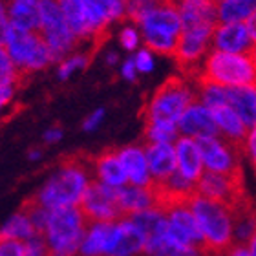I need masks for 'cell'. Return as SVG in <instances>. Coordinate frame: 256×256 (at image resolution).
<instances>
[{
    "label": "cell",
    "instance_id": "45",
    "mask_svg": "<svg viewBox=\"0 0 256 256\" xmlns=\"http://www.w3.org/2000/svg\"><path fill=\"white\" fill-rule=\"evenodd\" d=\"M224 256H251V252H249V247L244 244H234Z\"/></svg>",
    "mask_w": 256,
    "mask_h": 256
},
{
    "label": "cell",
    "instance_id": "23",
    "mask_svg": "<svg viewBox=\"0 0 256 256\" xmlns=\"http://www.w3.org/2000/svg\"><path fill=\"white\" fill-rule=\"evenodd\" d=\"M6 8L11 26L28 32H38L42 0H6Z\"/></svg>",
    "mask_w": 256,
    "mask_h": 256
},
{
    "label": "cell",
    "instance_id": "6",
    "mask_svg": "<svg viewBox=\"0 0 256 256\" xmlns=\"http://www.w3.org/2000/svg\"><path fill=\"white\" fill-rule=\"evenodd\" d=\"M4 48L8 50L11 60L22 75L40 72L55 62L54 55L38 32H28L10 26L4 38Z\"/></svg>",
    "mask_w": 256,
    "mask_h": 256
},
{
    "label": "cell",
    "instance_id": "12",
    "mask_svg": "<svg viewBox=\"0 0 256 256\" xmlns=\"http://www.w3.org/2000/svg\"><path fill=\"white\" fill-rule=\"evenodd\" d=\"M80 210L86 216L88 224L94 222H118L123 220V210L119 207L118 188L106 187L99 182H92V185L86 190L82 202H80Z\"/></svg>",
    "mask_w": 256,
    "mask_h": 256
},
{
    "label": "cell",
    "instance_id": "16",
    "mask_svg": "<svg viewBox=\"0 0 256 256\" xmlns=\"http://www.w3.org/2000/svg\"><path fill=\"white\" fill-rule=\"evenodd\" d=\"M144 152L154 185L166 182L172 174L178 172V156L174 143H146Z\"/></svg>",
    "mask_w": 256,
    "mask_h": 256
},
{
    "label": "cell",
    "instance_id": "26",
    "mask_svg": "<svg viewBox=\"0 0 256 256\" xmlns=\"http://www.w3.org/2000/svg\"><path fill=\"white\" fill-rule=\"evenodd\" d=\"M229 104L247 126H256V86L229 88Z\"/></svg>",
    "mask_w": 256,
    "mask_h": 256
},
{
    "label": "cell",
    "instance_id": "29",
    "mask_svg": "<svg viewBox=\"0 0 256 256\" xmlns=\"http://www.w3.org/2000/svg\"><path fill=\"white\" fill-rule=\"evenodd\" d=\"M194 84L198 90V101H202L205 106L216 108L222 104H229V88L216 82H205V80H200Z\"/></svg>",
    "mask_w": 256,
    "mask_h": 256
},
{
    "label": "cell",
    "instance_id": "41",
    "mask_svg": "<svg viewBox=\"0 0 256 256\" xmlns=\"http://www.w3.org/2000/svg\"><path fill=\"white\" fill-rule=\"evenodd\" d=\"M119 75H121L124 80H128V82H134V80L138 79L139 72H138L136 62H134V57H126L123 62L119 64Z\"/></svg>",
    "mask_w": 256,
    "mask_h": 256
},
{
    "label": "cell",
    "instance_id": "15",
    "mask_svg": "<svg viewBox=\"0 0 256 256\" xmlns=\"http://www.w3.org/2000/svg\"><path fill=\"white\" fill-rule=\"evenodd\" d=\"M178 128H180V136H187L192 139L220 136L212 110L205 106L202 101H194L187 108V112L183 114L180 123H178Z\"/></svg>",
    "mask_w": 256,
    "mask_h": 256
},
{
    "label": "cell",
    "instance_id": "3",
    "mask_svg": "<svg viewBox=\"0 0 256 256\" xmlns=\"http://www.w3.org/2000/svg\"><path fill=\"white\" fill-rule=\"evenodd\" d=\"M216 82L225 88L256 86V57L254 54H225L210 50L194 82Z\"/></svg>",
    "mask_w": 256,
    "mask_h": 256
},
{
    "label": "cell",
    "instance_id": "50",
    "mask_svg": "<svg viewBox=\"0 0 256 256\" xmlns=\"http://www.w3.org/2000/svg\"><path fill=\"white\" fill-rule=\"evenodd\" d=\"M212 2H214L216 6H218V4H222V2H225V0H212Z\"/></svg>",
    "mask_w": 256,
    "mask_h": 256
},
{
    "label": "cell",
    "instance_id": "42",
    "mask_svg": "<svg viewBox=\"0 0 256 256\" xmlns=\"http://www.w3.org/2000/svg\"><path fill=\"white\" fill-rule=\"evenodd\" d=\"M15 92H16L15 86H11V88H2V90H0V119L4 118L6 112L10 110L13 101H15Z\"/></svg>",
    "mask_w": 256,
    "mask_h": 256
},
{
    "label": "cell",
    "instance_id": "34",
    "mask_svg": "<svg viewBox=\"0 0 256 256\" xmlns=\"http://www.w3.org/2000/svg\"><path fill=\"white\" fill-rule=\"evenodd\" d=\"M119 44H121V48L130 52V54H136L139 48H141V44H143V33L139 30L138 24H124L121 28V32H119Z\"/></svg>",
    "mask_w": 256,
    "mask_h": 256
},
{
    "label": "cell",
    "instance_id": "2",
    "mask_svg": "<svg viewBox=\"0 0 256 256\" xmlns=\"http://www.w3.org/2000/svg\"><path fill=\"white\" fill-rule=\"evenodd\" d=\"M188 207L202 229L208 256H224L234 246V212L232 208L202 194L188 200Z\"/></svg>",
    "mask_w": 256,
    "mask_h": 256
},
{
    "label": "cell",
    "instance_id": "43",
    "mask_svg": "<svg viewBox=\"0 0 256 256\" xmlns=\"http://www.w3.org/2000/svg\"><path fill=\"white\" fill-rule=\"evenodd\" d=\"M11 22L8 16V8H6V0H0V44H4V38L8 35Z\"/></svg>",
    "mask_w": 256,
    "mask_h": 256
},
{
    "label": "cell",
    "instance_id": "18",
    "mask_svg": "<svg viewBox=\"0 0 256 256\" xmlns=\"http://www.w3.org/2000/svg\"><path fill=\"white\" fill-rule=\"evenodd\" d=\"M119 158L126 172L128 183L130 185H138V187H154V180L150 174L148 160H146V152L144 146L139 144H128L119 148Z\"/></svg>",
    "mask_w": 256,
    "mask_h": 256
},
{
    "label": "cell",
    "instance_id": "31",
    "mask_svg": "<svg viewBox=\"0 0 256 256\" xmlns=\"http://www.w3.org/2000/svg\"><path fill=\"white\" fill-rule=\"evenodd\" d=\"M90 62V55L84 54V52H74L70 54L68 57H64L62 60H59V66H57V77L59 80H68L72 79L75 74H79L88 66Z\"/></svg>",
    "mask_w": 256,
    "mask_h": 256
},
{
    "label": "cell",
    "instance_id": "19",
    "mask_svg": "<svg viewBox=\"0 0 256 256\" xmlns=\"http://www.w3.org/2000/svg\"><path fill=\"white\" fill-rule=\"evenodd\" d=\"M174 146L178 156V172L183 178H187L188 182L198 185L200 178L205 174V165H203L202 150L198 141L187 136H180Z\"/></svg>",
    "mask_w": 256,
    "mask_h": 256
},
{
    "label": "cell",
    "instance_id": "14",
    "mask_svg": "<svg viewBox=\"0 0 256 256\" xmlns=\"http://www.w3.org/2000/svg\"><path fill=\"white\" fill-rule=\"evenodd\" d=\"M212 50L225 54H254V42L246 22L216 24L212 33Z\"/></svg>",
    "mask_w": 256,
    "mask_h": 256
},
{
    "label": "cell",
    "instance_id": "39",
    "mask_svg": "<svg viewBox=\"0 0 256 256\" xmlns=\"http://www.w3.org/2000/svg\"><path fill=\"white\" fill-rule=\"evenodd\" d=\"M24 256H50L48 246L44 242V236H35L26 242V252Z\"/></svg>",
    "mask_w": 256,
    "mask_h": 256
},
{
    "label": "cell",
    "instance_id": "48",
    "mask_svg": "<svg viewBox=\"0 0 256 256\" xmlns=\"http://www.w3.org/2000/svg\"><path fill=\"white\" fill-rule=\"evenodd\" d=\"M119 62V55L116 52H108L106 54V64L108 66H116Z\"/></svg>",
    "mask_w": 256,
    "mask_h": 256
},
{
    "label": "cell",
    "instance_id": "4",
    "mask_svg": "<svg viewBox=\"0 0 256 256\" xmlns=\"http://www.w3.org/2000/svg\"><path fill=\"white\" fill-rule=\"evenodd\" d=\"M198 90L185 77H170L150 96L144 104V123L178 124L192 102L196 101Z\"/></svg>",
    "mask_w": 256,
    "mask_h": 256
},
{
    "label": "cell",
    "instance_id": "17",
    "mask_svg": "<svg viewBox=\"0 0 256 256\" xmlns=\"http://www.w3.org/2000/svg\"><path fill=\"white\" fill-rule=\"evenodd\" d=\"M92 174L94 180L106 187L121 188L128 185V178L124 166L121 163L118 150H104L102 154L92 160Z\"/></svg>",
    "mask_w": 256,
    "mask_h": 256
},
{
    "label": "cell",
    "instance_id": "51",
    "mask_svg": "<svg viewBox=\"0 0 256 256\" xmlns=\"http://www.w3.org/2000/svg\"><path fill=\"white\" fill-rule=\"evenodd\" d=\"M254 57H256V50H254Z\"/></svg>",
    "mask_w": 256,
    "mask_h": 256
},
{
    "label": "cell",
    "instance_id": "13",
    "mask_svg": "<svg viewBox=\"0 0 256 256\" xmlns=\"http://www.w3.org/2000/svg\"><path fill=\"white\" fill-rule=\"evenodd\" d=\"M146 234L130 218L114 222L106 256H134L144 251Z\"/></svg>",
    "mask_w": 256,
    "mask_h": 256
},
{
    "label": "cell",
    "instance_id": "46",
    "mask_svg": "<svg viewBox=\"0 0 256 256\" xmlns=\"http://www.w3.org/2000/svg\"><path fill=\"white\" fill-rule=\"evenodd\" d=\"M246 24H247V28H249V33H251L252 42H254V48H256V11L249 16V18H247Z\"/></svg>",
    "mask_w": 256,
    "mask_h": 256
},
{
    "label": "cell",
    "instance_id": "9",
    "mask_svg": "<svg viewBox=\"0 0 256 256\" xmlns=\"http://www.w3.org/2000/svg\"><path fill=\"white\" fill-rule=\"evenodd\" d=\"M216 26H192L183 28L180 35L174 59L185 75H190L192 82L198 77L202 64L212 50V33Z\"/></svg>",
    "mask_w": 256,
    "mask_h": 256
},
{
    "label": "cell",
    "instance_id": "44",
    "mask_svg": "<svg viewBox=\"0 0 256 256\" xmlns=\"http://www.w3.org/2000/svg\"><path fill=\"white\" fill-rule=\"evenodd\" d=\"M62 136H64L62 128L57 126V124H54V126L46 128V132H44L42 139H44V143H48V144H55V143H59L60 139H62Z\"/></svg>",
    "mask_w": 256,
    "mask_h": 256
},
{
    "label": "cell",
    "instance_id": "27",
    "mask_svg": "<svg viewBox=\"0 0 256 256\" xmlns=\"http://www.w3.org/2000/svg\"><path fill=\"white\" fill-rule=\"evenodd\" d=\"M35 236H40V234L37 232L32 218L28 216L24 207H22L18 212L13 214V216L0 227V238H11V240L28 242V240H32V238H35Z\"/></svg>",
    "mask_w": 256,
    "mask_h": 256
},
{
    "label": "cell",
    "instance_id": "7",
    "mask_svg": "<svg viewBox=\"0 0 256 256\" xmlns=\"http://www.w3.org/2000/svg\"><path fill=\"white\" fill-rule=\"evenodd\" d=\"M62 15L75 37L80 40H96L106 32L112 20L96 0H57Z\"/></svg>",
    "mask_w": 256,
    "mask_h": 256
},
{
    "label": "cell",
    "instance_id": "32",
    "mask_svg": "<svg viewBox=\"0 0 256 256\" xmlns=\"http://www.w3.org/2000/svg\"><path fill=\"white\" fill-rule=\"evenodd\" d=\"M22 74L15 66V62L11 60L8 50L4 48V44H0V90L2 88H11V86L18 84Z\"/></svg>",
    "mask_w": 256,
    "mask_h": 256
},
{
    "label": "cell",
    "instance_id": "5",
    "mask_svg": "<svg viewBox=\"0 0 256 256\" xmlns=\"http://www.w3.org/2000/svg\"><path fill=\"white\" fill-rule=\"evenodd\" d=\"M88 220L80 207H62L50 210L42 236L50 256H79Z\"/></svg>",
    "mask_w": 256,
    "mask_h": 256
},
{
    "label": "cell",
    "instance_id": "1",
    "mask_svg": "<svg viewBox=\"0 0 256 256\" xmlns=\"http://www.w3.org/2000/svg\"><path fill=\"white\" fill-rule=\"evenodd\" d=\"M92 182V161L88 163L84 160H68L55 168L33 200L48 210L79 207Z\"/></svg>",
    "mask_w": 256,
    "mask_h": 256
},
{
    "label": "cell",
    "instance_id": "33",
    "mask_svg": "<svg viewBox=\"0 0 256 256\" xmlns=\"http://www.w3.org/2000/svg\"><path fill=\"white\" fill-rule=\"evenodd\" d=\"M166 2L170 0H126V18H130L134 24H139L144 16Z\"/></svg>",
    "mask_w": 256,
    "mask_h": 256
},
{
    "label": "cell",
    "instance_id": "28",
    "mask_svg": "<svg viewBox=\"0 0 256 256\" xmlns=\"http://www.w3.org/2000/svg\"><path fill=\"white\" fill-rule=\"evenodd\" d=\"M256 11V0H225L218 4V24L247 22Z\"/></svg>",
    "mask_w": 256,
    "mask_h": 256
},
{
    "label": "cell",
    "instance_id": "36",
    "mask_svg": "<svg viewBox=\"0 0 256 256\" xmlns=\"http://www.w3.org/2000/svg\"><path fill=\"white\" fill-rule=\"evenodd\" d=\"M96 2L106 11L108 18L112 22H118L126 16V0H96Z\"/></svg>",
    "mask_w": 256,
    "mask_h": 256
},
{
    "label": "cell",
    "instance_id": "37",
    "mask_svg": "<svg viewBox=\"0 0 256 256\" xmlns=\"http://www.w3.org/2000/svg\"><path fill=\"white\" fill-rule=\"evenodd\" d=\"M24 252H26V242L0 238V256H24Z\"/></svg>",
    "mask_w": 256,
    "mask_h": 256
},
{
    "label": "cell",
    "instance_id": "40",
    "mask_svg": "<svg viewBox=\"0 0 256 256\" xmlns=\"http://www.w3.org/2000/svg\"><path fill=\"white\" fill-rule=\"evenodd\" d=\"M104 116H106L104 108L94 110V112H92L90 116H86V119L82 121V130H84V132H96L97 128L102 124V121H104Z\"/></svg>",
    "mask_w": 256,
    "mask_h": 256
},
{
    "label": "cell",
    "instance_id": "11",
    "mask_svg": "<svg viewBox=\"0 0 256 256\" xmlns=\"http://www.w3.org/2000/svg\"><path fill=\"white\" fill-rule=\"evenodd\" d=\"M196 141L200 144V150H202L205 172L227 174V176L242 174L240 154L244 150L240 144L230 143L222 136L196 139Z\"/></svg>",
    "mask_w": 256,
    "mask_h": 256
},
{
    "label": "cell",
    "instance_id": "20",
    "mask_svg": "<svg viewBox=\"0 0 256 256\" xmlns=\"http://www.w3.org/2000/svg\"><path fill=\"white\" fill-rule=\"evenodd\" d=\"M141 32H158L180 37L183 33V20L174 0L160 6L138 24Z\"/></svg>",
    "mask_w": 256,
    "mask_h": 256
},
{
    "label": "cell",
    "instance_id": "35",
    "mask_svg": "<svg viewBox=\"0 0 256 256\" xmlns=\"http://www.w3.org/2000/svg\"><path fill=\"white\" fill-rule=\"evenodd\" d=\"M132 57H134L136 66H138L139 74H150V72H154V68H156V54L154 52H150L148 48H139Z\"/></svg>",
    "mask_w": 256,
    "mask_h": 256
},
{
    "label": "cell",
    "instance_id": "30",
    "mask_svg": "<svg viewBox=\"0 0 256 256\" xmlns=\"http://www.w3.org/2000/svg\"><path fill=\"white\" fill-rule=\"evenodd\" d=\"M144 138L146 143H176L180 138L178 124L170 123H144Z\"/></svg>",
    "mask_w": 256,
    "mask_h": 256
},
{
    "label": "cell",
    "instance_id": "21",
    "mask_svg": "<svg viewBox=\"0 0 256 256\" xmlns=\"http://www.w3.org/2000/svg\"><path fill=\"white\" fill-rule=\"evenodd\" d=\"M176 6L182 15L183 28L218 24V6L212 0H178Z\"/></svg>",
    "mask_w": 256,
    "mask_h": 256
},
{
    "label": "cell",
    "instance_id": "24",
    "mask_svg": "<svg viewBox=\"0 0 256 256\" xmlns=\"http://www.w3.org/2000/svg\"><path fill=\"white\" fill-rule=\"evenodd\" d=\"M210 110H212L214 121H216L220 136L225 138L227 141H230V143H236L242 146L247 132H249V126L236 114L234 108L230 106V104H222V106L210 108Z\"/></svg>",
    "mask_w": 256,
    "mask_h": 256
},
{
    "label": "cell",
    "instance_id": "8",
    "mask_svg": "<svg viewBox=\"0 0 256 256\" xmlns=\"http://www.w3.org/2000/svg\"><path fill=\"white\" fill-rule=\"evenodd\" d=\"M38 33L44 38L55 60H62L77 48L79 38L75 37L70 24L62 15L57 0H42L40 8V26Z\"/></svg>",
    "mask_w": 256,
    "mask_h": 256
},
{
    "label": "cell",
    "instance_id": "38",
    "mask_svg": "<svg viewBox=\"0 0 256 256\" xmlns=\"http://www.w3.org/2000/svg\"><path fill=\"white\" fill-rule=\"evenodd\" d=\"M242 150H244V154L249 158L252 168L256 170V126L249 128V132H247L246 139H244V143H242Z\"/></svg>",
    "mask_w": 256,
    "mask_h": 256
},
{
    "label": "cell",
    "instance_id": "10",
    "mask_svg": "<svg viewBox=\"0 0 256 256\" xmlns=\"http://www.w3.org/2000/svg\"><path fill=\"white\" fill-rule=\"evenodd\" d=\"M198 194L210 198L214 202H220L232 208V212H238L242 208L251 207V198L247 196L244 187V174L227 176V174H214L205 172L196 185Z\"/></svg>",
    "mask_w": 256,
    "mask_h": 256
},
{
    "label": "cell",
    "instance_id": "47",
    "mask_svg": "<svg viewBox=\"0 0 256 256\" xmlns=\"http://www.w3.org/2000/svg\"><path fill=\"white\" fill-rule=\"evenodd\" d=\"M42 158V148H30L28 150V160L37 161Z\"/></svg>",
    "mask_w": 256,
    "mask_h": 256
},
{
    "label": "cell",
    "instance_id": "49",
    "mask_svg": "<svg viewBox=\"0 0 256 256\" xmlns=\"http://www.w3.org/2000/svg\"><path fill=\"white\" fill-rule=\"evenodd\" d=\"M247 247H249V252H251V256H256V232H254V236H252L251 240L247 242Z\"/></svg>",
    "mask_w": 256,
    "mask_h": 256
},
{
    "label": "cell",
    "instance_id": "25",
    "mask_svg": "<svg viewBox=\"0 0 256 256\" xmlns=\"http://www.w3.org/2000/svg\"><path fill=\"white\" fill-rule=\"evenodd\" d=\"M112 225L114 222H94V224H88L82 244H80L79 256H106Z\"/></svg>",
    "mask_w": 256,
    "mask_h": 256
},
{
    "label": "cell",
    "instance_id": "22",
    "mask_svg": "<svg viewBox=\"0 0 256 256\" xmlns=\"http://www.w3.org/2000/svg\"><path fill=\"white\" fill-rule=\"evenodd\" d=\"M118 200L124 218L158 207V196L154 187H138L128 183L124 187L118 188Z\"/></svg>",
    "mask_w": 256,
    "mask_h": 256
}]
</instances>
